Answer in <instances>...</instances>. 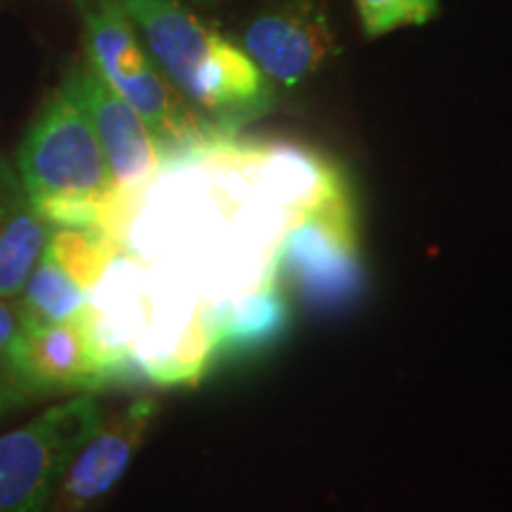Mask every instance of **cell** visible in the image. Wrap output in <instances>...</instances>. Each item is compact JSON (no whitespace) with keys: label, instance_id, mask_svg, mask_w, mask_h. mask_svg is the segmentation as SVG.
<instances>
[{"label":"cell","instance_id":"1","mask_svg":"<svg viewBox=\"0 0 512 512\" xmlns=\"http://www.w3.org/2000/svg\"><path fill=\"white\" fill-rule=\"evenodd\" d=\"M140 41L188 100L223 136L264 117L275 93L245 50L211 29L181 0H119Z\"/></svg>","mask_w":512,"mask_h":512},{"label":"cell","instance_id":"2","mask_svg":"<svg viewBox=\"0 0 512 512\" xmlns=\"http://www.w3.org/2000/svg\"><path fill=\"white\" fill-rule=\"evenodd\" d=\"M17 174L48 226H91L112 235L119 200L110 166L67 83L29 126L17 152Z\"/></svg>","mask_w":512,"mask_h":512},{"label":"cell","instance_id":"3","mask_svg":"<svg viewBox=\"0 0 512 512\" xmlns=\"http://www.w3.org/2000/svg\"><path fill=\"white\" fill-rule=\"evenodd\" d=\"M83 27L88 62L147 121L162 143L166 159L226 138L192 110L174 83L166 79L119 0H98L83 12Z\"/></svg>","mask_w":512,"mask_h":512},{"label":"cell","instance_id":"4","mask_svg":"<svg viewBox=\"0 0 512 512\" xmlns=\"http://www.w3.org/2000/svg\"><path fill=\"white\" fill-rule=\"evenodd\" d=\"M100 422L93 394H76L3 434L0 512H48L69 460Z\"/></svg>","mask_w":512,"mask_h":512},{"label":"cell","instance_id":"5","mask_svg":"<svg viewBox=\"0 0 512 512\" xmlns=\"http://www.w3.org/2000/svg\"><path fill=\"white\" fill-rule=\"evenodd\" d=\"M275 271L311 309H349L366 287L351 195L294 221L280 240Z\"/></svg>","mask_w":512,"mask_h":512},{"label":"cell","instance_id":"6","mask_svg":"<svg viewBox=\"0 0 512 512\" xmlns=\"http://www.w3.org/2000/svg\"><path fill=\"white\" fill-rule=\"evenodd\" d=\"M31 399L53 394H91L136 380L124 356L107 347L86 318L64 323H24L5 358Z\"/></svg>","mask_w":512,"mask_h":512},{"label":"cell","instance_id":"7","mask_svg":"<svg viewBox=\"0 0 512 512\" xmlns=\"http://www.w3.org/2000/svg\"><path fill=\"white\" fill-rule=\"evenodd\" d=\"M64 83L72 88L91 119L110 166L119 200L117 221L112 228V235L117 238L124 207L162 171L166 152L147 121L102 79L91 62L76 64Z\"/></svg>","mask_w":512,"mask_h":512},{"label":"cell","instance_id":"8","mask_svg":"<svg viewBox=\"0 0 512 512\" xmlns=\"http://www.w3.org/2000/svg\"><path fill=\"white\" fill-rule=\"evenodd\" d=\"M155 415L157 403L143 396L114 413L110 420L102 418L69 460L48 512H88L110 494L143 446Z\"/></svg>","mask_w":512,"mask_h":512},{"label":"cell","instance_id":"9","mask_svg":"<svg viewBox=\"0 0 512 512\" xmlns=\"http://www.w3.org/2000/svg\"><path fill=\"white\" fill-rule=\"evenodd\" d=\"M233 155L254 188L294 219L351 195L342 171L320 152L287 140L233 138Z\"/></svg>","mask_w":512,"mask_h":512},{"label":"cell","instance_id":"10","mask_svg":"<svg viewBox=\"0 0 512 512\" xmlns=\"http://www.w3.org/2000/svg\"><path fill=\"white\" fill-rule=\"evenodd\" d=\"M242 43L266 79L283 86L309 79L337 50L328 17L313 0H283L261 12Z\"/></svg>","mask_w":512,"mask_h":512},{"label":"cell","instance_id":"11","mask_svg":"<svg viewBox=\"0 0 512 512\" xmlns=\"http://www.w3.org/2000/svg\"><path fill=\"white\" fill-rule=\"evenodd\" d=\"M48 230L17 169L0 155V297H19L29 273L41 261Z\"/></svg>","mask_w":512,"mask_h":512},{"label":"cell","instance_id":"12","mask_svg":"<svg viewBox=\"0 0 512 512\" xmlns=\"http://www.w3.org/2000/svg\"><path fill=\"white\" fill-rule=\"evenodd\" d=\"M290 306L271 278L240 297L216 306V356L252 354L271 344L287 330Z\"/></svg>","mask_w":512,"mask_h":512},{"label":"cell","instance_id":"13","mask_svg":"<svg viewBox=\"0 0 512 512\" xmlns=\"http://www.w3.org/2000/svg\"><path fill=\"white\" fill-rule=\"evenodd\" d=\"M17 306L24 323H64L86 318L91 313V297L43 252L19 292Z\"/></svg>","mask_w":512,"mask_h":512},{"label":"cell","instance_id":"14","mask_svg":"<svg viewBox=\"0 0 512 512\" xmlns=\"http://www.w3.org/2000/svg\"><path fill=\"white\" fill-rule=\"evenodd\" d=\"M74 283L91 292L107 268L124 252L121 242L102 228L91 226H50L43 249Z\"/></svg>","mask_w":512,"mask_h":512},{"label":"cell","instance_id":"15","mask_svg":"<svg viewBox=\"0 0 512 512\" xmlns=\"http://www.w3.org/2000/svg\"><path fill=\"white\" fill-rule=\"evenodd\" d=\"M439 0H356L363 31L370 38L401 27H420L437 15Z\"/></svg>","mask_w":512,"mask_h":512},{"label":"cell","instance_id":"16","mask_svg":"<svg viewBox=\"0 0 512 512\" xmlns=\"http://www.w3.org/2000/svg\"><path fill=\"white\" fill-rule=\"evenodd\" d=\"M24 318L22 311H19L17 299H5L0 297V361L8 358V351L15 342L19 330H22Z\"/></svg>","mask_w":512,"mask_h":512},{"label":"cell","instance_id":"17","mask_svg":"<svg viewBox=\"0 0 512 512\" xmlns=\"http://www.w3.org/2000/svg\"><path fill=\"white\" fill-rule=\"evenodd\" d=\"M31 401V394L22 387V382L17 380L10 366L5 361H0V415L15 411L17 406Z\"/></svg>","mask_w":512,"mask_h":512},{"label":"cell","instance_id":"18","mask_svg":"<svg viewBox=\"0 0 512 512\" xmlns=\"http://www.w3.org/2000/svg\"><path fill=\"white\" fill-rule=\"evenodd\" d=\"M202 3H209V0H202Z\"/></svg>","mask_w":512,"mask_h":512}]
</instances>
